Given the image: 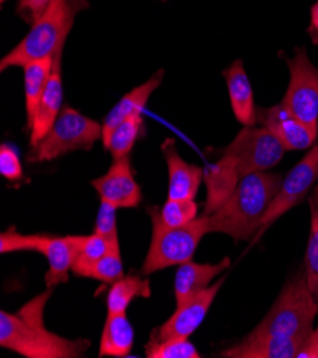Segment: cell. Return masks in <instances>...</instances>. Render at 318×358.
Returning <instances> with one entry per match:
<instances>
[{
	"label": "cell",
	"mask_w": 318,
	"mask_h": 358,
	"mask_svg": "<svg viewBox=\"0 0 318 358\" xmlns=\"http://www.w3.org/2000/svg\"><path fill=\"white\" fill-rule=\"evenodd\" d=\"M147 358H200L198 350L189 338L159 340L150 336L145 347Z\"/></svg>",
	"instance_id": "cell-27"
},
{
	"label": "cell",
	"mask_w": 318,
	"mask_h": 358,
	"mask_svg": "<svg viewBox=\"0 0 318 358\" xmlns=\"http://www.w3.org/2000/svg\"><path fill=\"white\" fill-rule=\"evenodd\" d=\"M308 33L314 43L318 42V2L311 8V24L308 27Z\"/></svg>",
	"instance_id": "cell-34"
},
{
	"label": "cell",
	"mask_w": 318,
	"mask_h": 358,
	"mask_svg": "<svg viewBox=\"0 0 318 358\" xmlns=\"http://www.w3.org/2000/svg\"><path fill=\"white\" fill-rule=\"evenodd\" d=\"M116 208L113 204L100 200V207L97 211V217L94 223V233L106 237L108 240L119 238L117 234V220H116Z\"/></svg>",
	"instance_id": "cell-30"
},
{
	"label": "cell",
	"mask_w": 318,
	"mask_h": 358,
	"mask_svg": "<svg viewBox=\"0 0 318 358\" xmlns=\"http://www.w3.org/2000/svg\"><path fill=\"white\" fill-rule=\"evenodd\" d=\"M230 259L226 257L217 264H198L193 260L180 264L174 278L175 306H183L205 290L211 281L230 267Z\"/></svg>",
	"instance_id": "cell-18"
},
{
	"label": "cell",
	"mask_w": 318,
	"mask_h": 358,
	"mask_svg": "<svg viewBox=\"0 0 318 358\" xmlns=\"http://www.w3.org/2000/svg\"><path fill=\"white\" fill-rule=\"evenodd\" d=\"M0 2H2V3H3V2H6V0H0Z\"/></svg>",
	"instance_id": "cell-35"
},
{
	"label": "cell",
	"mask_w": 318,
	"mask_h": 358,
	"mask_svg": "<svg viewBox=\"0 0 318 358\" xmlns=\"http://www.w3.org/2000/svg\"><path fill=\"white\" fill-rule=\"evenodd\" d=\"M257 122L268 129L287 152L308 150L318 137V129L294 117L281 103L257 109Z\"/></svg>",
	"instance_id": "cell-12"
},
{
	"label": "cell",
	"mask_w": 318,
	"mask_h": 358,
	"mask_svg": "<svg viewBox=\"0 0 318 358\" xmlns=\"http://www.w3.org/2000/svg\"><path fill=\"white\" fill-rule=\"evenodd\" d=\"M286 152L268 129L244 126L230 145L220 150V155L230 157L244 177L252 173L268 171L281 162Z\"/></svg>",
	"instance_id": "cell-8"
},
{
	"label": "cell",
	"mask_w": 318,
	"mask_h": 358,
	"mask_svg": "<svg viewBox=\"0 0 318 358\" xmlns=\"http://www.w3.org/2000/svg\"><path fill=\"white\" fill-rule=\"evenodd\" d=\"M290 69V83L281 104L297 119L318 129V67L307 55V50L297 49L293 59L287 60Z\"/></svg>",
	"instance_id": "cell-9"
},
{
	"label": "cell",
	"mask_w": 318,
	"mask_h": 358,
	"mask_svg": "<svg viewBox=\"0 0 318 358\" xmlns=\"http://www.w3.org/2000/svg\"><path fill=\"white\" fill-rule=\"evenodd\" d=\"M278 173L259 171L244 176L231 197L208 217V233L230 236L236 243L259 236L266 214L282 185Z\"/></svg>",
	"instance_id": "cell-2"
},
{
	"label": "cell",
	"mask_w": 318,
	"mask_h": 358,
	"mask_svg": "<svg viewBox=\"0 0 318 358\" xmlns=\"http://www.w3.org/2000/svg\"><path fill=\"white\" fill-rule=\"evenodd\" d=\"M134 344V329L126 313H108L103 327L99 357H127Z\"/></svg>",
	"instance_id": "cell-21"
},
{
	"label": "cell",
	"mask_w": 318,
	"mask_h": 358,
	"mask_svg": "<svg viewBox=\"0 0 318 358\" xmlns=\"http://www.w3.org/2000/svg\"><path fill=\"white\" fill-rule=\"evenodd\" d=\"M124 277L123 260L120 255L119 240L112 241L108 253H106L90 270L89 278H94L104 284H113L117 280Z\"/></svg>",
	"instance_id": "cell-29"
},
{
	"label": "cell",
	"mask_w": 318,
	"mask_h": 358,
	"mask_svg": "<svg viewBox=\"0 0 318 358\" xmlns=\"http://www.w3.org/2000/svg\"><path fill=\"white\" fill-rule=\"evenodd\" d=\"M317 314L318 301L308 287L305 271H298L286 282L267 315L247 337H307Z\"/></svg>",
	"instance_id": "cell-4"
},
{
	"label": "cell",
	"mask_w": 318,
	"mask_h": 358,
	"mask_svg": "<svg viewBox=\"0 0 318 358\" xmlns=\"http://www.w3.org/2000/svg\"><path fill=\"white\" fill-rule=\"evenodd\" d=\"M241 178L236 163L227 156H222L216 163L208 164L203 174L207 189L204 214L210 216L217 211L231 197Z\"/></svg>",
	"instance_id": "cell-15"
},
{
	"label": "cell",
	"mask_w": 318,
	"mask_h": 358,
	"mask_svg": "<svg viewBox=\"0 0 318 358\" xmlns=\"http://www.w3.org/2000/svg\"><path fill=\"white\" fill-rule=\"evenodd\" d=\"M147 213L152 219L153 234L141 274L149 275L193 260L200 240L208 233L207 214H203L201 217L194 219L186 226L167 227L160 219L157 206H150Z\"/></svg>",
	"instance_id": "cell-5"
},
{
	"label": "cell",
	"mask_w": 318,
	"mask_h": 358,
	"mask_svg": "<svg viewBox=\"0 0 318 358\" xmlns=\"http://www.w3.org/2000/svg\"><path fill=\"white\" fill-rule=\"evenodd\" d=\"M308 206L311 214V224H310V236L308 244L305 250V277L308 287L318 301V186L312 189L308 196Z\"/></svg>",
	"instance_id": "cell-24"
},
{
	"label": "cell",
	"mask_w": 318,
	"mask_h": 358,
	"mask_svg": "<svg viewBox=\"0 0 318 358\" xmlns=\"http://www.w3.org/2000/svg\"><path fill=\"white\" fill-rule=\"evenodd\" d=\"M223 76L227 83L231 109L236 119L243 126H256L259 122L253 87L249 76L245 73L243 62L236 60L223 71Z\"/></svg>",
	"instance_id": "cell-20"
},
{
	"label": "cell",
	"mask_w": 318,
	"mask_h": 358,
	"mask_svg": "<svg viewBox=\"0 0 318 358\" xmlns=\"http://www.w3.org/2000/svg\"><path fill=\"white\" fill-rule=\"evenodd\" d=\"M53 67V57L34 60L23 66L24 71V100H26V119L27 127L31 129L36 119L42 97L45 94Z\"/></svg>",
	"instance_id": "cell-22"
},
{
	"label": "cell",
	"mask_w": 318,
	"mask_h": 358,
	"mask_svg": "<svg viewBox=\"0 0 318 358\" xmlns=\"http://www.w3.org/2000/svg\"><path fill=\"white\" fill-rule=\"evenodd\" d=\"M0 174L9 182H19L23 178V166L16 149L8 143L0 146Z\"/></svg>",
	"instance_id": "cell-31"
},
{
	"label": "cell",
	"mask_w": 318,
	"mask_h": 358,
	"mask_svg": "<svg viewBox=\"0 0 318 358\" xmlns=\"http://www.w3.org/2000/svg\"><path fill=\"white\" fill-rule=\"evenodd\" d=\"M318 182V145L312 146L305 156L282 178V185L271 203L260 234L274 224L282 214L304 201ZM259 234V236H260Z\"/></svg>",
	"instance_id": "cell-10"
},
{
	"label": "cell",
	"mask_w": 318,
	"mask_h": 358,
	"mask_svg": "<svg viewBox=\"0 0 318 358\" xmlns=\"http://www.w3.org/2000/svg\"><path fill=\"white\" fill-rule=\"evenodd\" d=\"M296 358H318V326L305 337Z\"/></svg>",
	"instance_id": "cell-33"
},
{
	"label": "cell",
	"mask_w": 318,
	"mask_h": 358,
	"mask_svg": "<svg viewBox=\"0 0 318 358\" xmlns=\"http://www.w3.org/2000/svg\"><path fill=\"white\" fill-rule=\"evenodd\" d=\"M226 277L219 278L213 285H208L205 290L194 296L191 300L178 307L175 313L164 324L154 329L152 337L159 340L168 338H190V336L201 326L211 304L217 297Z\"/></svg>",
	"instance_id": "cell-11"
},
{
	"label": "cell",
	"mask_w": 318,
	"mask_h": 358,
	"mask_svg": "<svg viewBox=\"0 0 318 358\" xmlns=\"http://www.w3.org/2000/svg\"><path fill=\"white\" fill-rule=\"evenodd\" d=\"M143 117L140 115L124 120L112 131L103 145L110 152L113 160L129 157L138 136L141 134V130H143Z\"/></svg>",
	"instance_id": "cell-25"
},
{
	"label": "cell",
	"mask_w": 318,
	"mask_h": 358,
	"mask_svg": "<svg viewBox=\"0 0 318 358\" xmlns=\"http://www.w3.org/2000/svg\"><path fill=\"white\" fill-rule=\"evenodd\" d=\"M152 296L150 280L140 275H124L116 282L108 294V313H126L130 303L136 299H149Z\"/></svg>",
	"instance_id": "cell-23"
},
{
	"label": "cell",
	"mask_w": 318,
	"mask_h": 358,
	"mask_svg": "<svg viewBox=\"0 0 318 358\" xmlns=\"http://www.w3.org/2000/svg\"><path fill=\"white\" fill-rule=\"evenodd\" d=\"M53 289L27 301L16 313H0V347L26 358H80L90 348L85 338L70 340L45 327V307Z\"/></svg>",
	"instance_id": "cell-1"
},
{
	"label": "cell",
	"mask_w": 318,
	"mask_h": 358,
	"mask_svg": "<svg viewBox=\"0 0 318 358\" xmlns=\"http://www.w3.org/2000/svg\"><path fill=\"white\" fill-rule=\"evenodd\" d=\"M163 75L164 71L159 70L156 73L143 85H140L130 90L126 96H123L117 104L113 107V109L108 113V116L103 120V138L101 141L104 143L109 138L112 131L124 120L140 116L143 113L145 107L150 99V96L159 89V86L163 82Z\"/></svg>",
	"instance_id": "cell-19"
},
{
	"label": "cell",
	"mask_w": 318,
	"mask_h": 358,
	"mask_svg": "<svg viewBox=\"0 0 318 358\" xmlns=\"http://www.w3.org/2000/svg\"><path fill=\"white\" fill-rule=\"evenodd\" d=\"M90 185L100 200L113 204L116 208H134L143 200L129 157L113 160L108 173Z\"/></svg>",
	"instance_id": "cell-13"
},
{
	"label": "cell",
	"mask_w": 318,
	"mask_h": 358,
	"mask_svg": "<svg viewBox=\"0 0 318 358\" xmlns=\"http://www.w3.org/2000/svg\"><path fill=\"white\" fill-rule=\"evenodd\" d=\"M101 138V123L85 116L73 107L63 106L48 134L36 146L30 148L27 160L30 163H43L79 150L89 152Z\"/></svg>",
	"instance_id": "cell-6"
},
{
	"label": "cell",
	"mask_w": 318,
	"mask_h": 358,
	"mask_svg": "<svg viewBox=\"0 0 318 358\" xmlns=\"http://www.w3.org/2000/svg\"><path fill=\"white\" fill-rule=\"evenodd\" d=\"M53 0H19L16 13L29 24L39 20L52 6Z\"/></svg>",
	"instance_id": "cell-32"
},
{
	"label": "cell",
	"mask_w": 318,
	"mask_h": 358,
	"mask_svg": "<svg viewBox=\"0 0 318 358\" xmlns=\"http://www.w3.org/2000/svg\"><path fill=\"white\" fill-rule=\"evenodd\" d=\"M62 56L63 50L53 56L52 73L42 97L39 110L30 129V148L36 146L38 143L48 134L55 124L63 109V83H62Z\"/></svg>",
	"instance_id": "cell-16"
},
{
	"label": "cell",
	"mask_w": 318,
	"mask_h": 358,
	"mask_svg": "<svg viewBox=\"0 0 318 358\" xmlns=\"http://www.w3.org/2000/svg\"><path fill=\"white\" fill-rule=\"evenodd\" d=\"M89 0H53L46 13L34 22L29 33L2 60L0 70L23 67L30 62L53 57L66 46L67 36Z\"/></svg>",
	"instance_id": "cell-3"
},
{
	"label": "cell",
	"mask_w": 318,
	"mask_h": 358,
	"mask_svg": "<svg viewBox=\"0 0 318 358\" xmlns=\"http://www.w3.org/2000/svg\"><path fill=\"white\" fill-rule=\"evenodd\" d=\"M198 204L191 199H167L159 207L161 222L167 227H182L197 219Z\"/></svg>",
	"instance_id": "cell-28"
},
{
	"label": "cell",
	"mask_w": 318,
	"mask_h": 358,
	"mask_svg": "<svg viewBox=\"0 0 318 358\" xmlns=\"http://www.w3.org/2000/svg\"><path fill=\"white\" fill-rule=\"evenodd\" d=\"M305 337H244L224 350L226 358H296Z\"/></svg>",
	"instance_id": "cell-17"
},
{
	"label": "cell",
	"mask_w": 318,
	"mask_h": 358,
	"mask_svg": "<svg viewBox=\"0 0 318 358\" xmlns=\"http://www.w3.org/2000/svg\"><path fill=\"white\" fill-rule=\"evenodd\" d=\"M161 152L168 170L167 199H191L198 193L204 169L187 163L178 152L173 138H166L161 145Z\"/></svg>",
	"instance_id": "cell-14"
},
{
	"label": "cell",
	"mask_w": 318,
	"mask_h": 358,
	"mask_svg": "<svg viewBox=\"0 0 318 358\" xmlns=\"http://www.w3.org/2000/svg\"><path fill=\"white\" fill-rule=\"evenodd\" d=\"M119 240V238H116ZM115 240H108L100 234L79 236V250L72 267V271L79 277H87L92 267L108 253V250Z\"/></svg>",
	"instance_id": "cell-26"
},
{
	"label": "cell",
	"mask_w": 318,
	"mask_h": 358,
	"mask_svg": "<svg viewBox=\"0 0 318 358\" xmlns=\"http://www.w3.org/2000/svg\"><path fill=\"white\" fill-rule=\"evenodd\" d=\"M79 250V236H48V234H22L10 227L0 234V253L38 252L48 260L49 270L45 275L48 289L68 281Z\"/></svg>",
	"instance_id": "cell-7"
}]
</instances>
